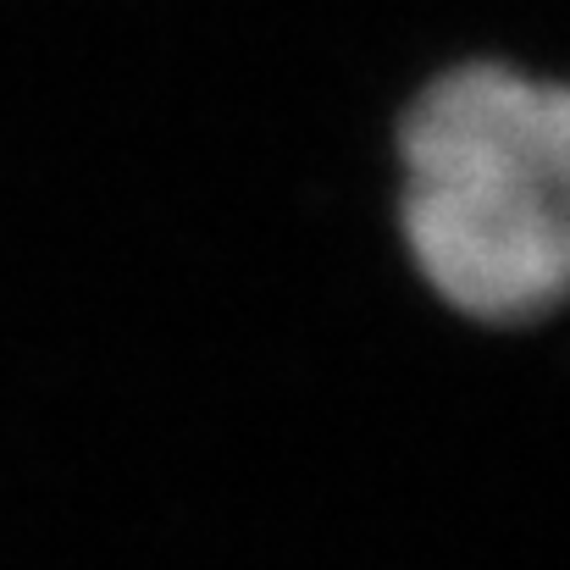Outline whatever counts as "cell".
Segmentation results:
<instances>
[{
    "label": "cell",
    "mask_w": 570,
    "mask_h": 570,
    "mask_svg": "<svg viewBox=\"0 0 570 570\" xmlns=\"http://www.w3.org/2000/svg\"><path fill=\"white\" fill-rule=\"evenodd\" d=\"M404 244L471 322L527 327L570 283V100L515 67H454L399 128Z\"/></svg>",
    "instance_id": "1"
}]
</instances>
